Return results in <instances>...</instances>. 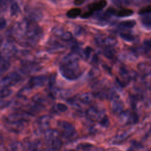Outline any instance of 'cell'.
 <instances>
[{
    "instance_id": "obj_1",
    "label": "cell",
    "mask_w": 151,
    "mask_h": 151,
    "mask_svg": "<svg viewBox=\"0 0 151 151\" xmlns=\"http://www.w3.org/2000/svg\"><path fill=\"white\" fill-rule=\"evenodd\" d=\"M62 76L68 80H76L81 75L79 70L78 58L75 54L65 55L59 67Z\"/></svg>"
},
{
    "instance_id": "obj_2",
    "label": "cell",
    "mask_w": 151,
    "mask_h": 151,
    "mask_svg": "<svg viewBox=\"0 0 151 151\" xmlns=\"http://www.w3.org/2000/svg\"><path fill=\"white\" fill-rule=\"evenodd\" d=\"M86 115L89 120L99 122H100L105 116L104 111L96 106H92L90 107L86 111Z\"/></svg>"
},
{
    "instance_id": "obj_3",
    "label": "cell",
    "mask_w": 151,
    "mask_h": 151,
    "mask_svg": "<svg viewBox=\"0 0 151 151\" xmlns=\"http://www.w3.org/2000/svg\"><path fill=\"white\" fill-rule=\"evenodd\" d=\"M58 126L61 130L62 133L64 137H70L74 135L75 128L72 124L66 121L60 120L58 122Z\"/></svg>"
},
{
    "instance_id": "obj_4",
    "label": "cell",
    "mask_w": 151,
    "mask_h": 151,
    "mask_svg": "<svg viewBox=\"0 0 151 151\" xmlns=\"http://www.w3.org/2000/svg\"><path fill=\"white\" fill-rule=\"evenodd\" d=\"M119 121L122 124H132L137 122V117L135 113L129 111H123L119 114Z\"/></svg>"
},
{
    "instance_id": "obj_5",
    "label": "cell",
    "mask_w": 151,
    "mask_h": 151,
    "mask_svg": "<svg viewBox=\"0 0 151 151\" xmlns=\"http://www.w3.org/2000/svg\"><path fill=\"white\" fill-rule=\"evenodd\" d=\"M21 77L17 73H11L2 80L1 84L3 86L9 87V86L14 85L19 82L21 80Z\"/></svg>"
},
{
    "instance_id": "obj_6",
    "label": "cell",
    "mask_w": 151,
    "mask_h": 151,
    "mask_svg": "<svg viewBox=\"0 0 151 151\" xmlns=\"http://www.w3.org/2000/svg\"><path fill=\"white\" fill-rule=\"evenodd\" d=\"M30 116L27 112L14 113L9 114L7 117V122H27L30 119Z\"/></svg>"
},
{
    "instance_id": "obj_7",
    "label": "cell",
    "mask_w": 151,
    "mask_h": 151,
    "mask_svg": "<svg viewBox=\"0 0 151 151\" xmlns=\"http://www.w3.org/2000/svg\"><path fill=\"white\" fill-rule=\"evenodd\" d=\"M47 50L51 53H58L64 51L65 47L64 45L56 41H51L48 43Z\"/></svg>"
},
{
    "instance_id": "obj_8",
    "label": "cell",
    "mask_w": 151,
    "mask_h": 151,
    "mask_svg": "<svg viewBox=\"0 0 151 151\" xmlns=\"http://www.w3.org/2000/svg\"><path fill=\"white\" fill-rule=\"evenodd\" d=\"M47 81V77L45 76H37L32 77L29 81V87L31 88L34 87L43 86Z\"/></svg>"
},
{
    "instance_id": "obj_9",
    "label": "cell",
    "mask_w": 151,
    "mask_h": 151,
    "mask_svg": "<svg viewBox=\"0 0 151 151\" xmlns=\"http://www.w3.org/2000/svg\"><path fill=\"white\" fill-rule=\"evenodd\" d=\"M107 11L111 14H113L120 17H128L131 15L133 13V11L132 9H128V8H122V9H116L114 8H108Z\"/></svg>"
},
{
    "instance_id": "obj_10",
    "label": "cell",
    "mask_w": 151,
    "mask_h": 151,
    "mask_svg": "<svg viewBox=\"0 0 151 151\" xmlns=\"http://www.w3.org/2000/svg\"><path fill=\"white\" fill-rule=\"evenodd\" d=\"M111 109L114 114H120L123 111V104L119 100V98L111 100Z\"/></svg>"
},
{
    "instance_id": "obj_11",
    "label": "cell",
    "mask_w": 151,
    "mask_h": 151,
    "mask_svg": "<svg viewBox=\"0 0 151 151\" xmlns=\"http://www.w3.org/2000/svg\"><path fill=\"white\" fill-rule=\"evenodd\" d=\"M22 69L25 73H32L39 70L40 66L35 63L27 61L22 64Z\"/></svg>"
},
{
    "instance_id": "obj_12",
    "label": "cell",
    "mask_w": 151,
    "mask_h": 151,
    "mask_svg": "<svg viewBox=\"0 0 151 151\" xmlns=\"http://www.w3.org/2000/svg\"><path fill=\"white\" fill-rule=\"evenodd\" d=\"M51 117L49 116L44 115L40 117L37 120L38 127L41 130H47L50 126Z\"/></svg>"
},
{
    "instance_id": "obj_13",
    "label": "cell",
    "mask_w": 151,
    "mask_h": 151,
    "mask_svg": "<svg viewBox=\"0 0 151 151\" xmlns=\"http://www.w3.org/2000/svg\"><path fill=\"white\" fill-rule=\"evenodd\" d=\"M26 122H7V128L14 132H19L24 128Z\"/></svg>"
},
{
    "instance_id": "obj_14",
    "label": "cell",
    "mask_w": 151,
    "mask_h": 151,
    "mask_svg": "<svg viewBox=\"0 0 151 151\" xmlns=\"http://www.w3.org/2000/svg\"><path fill=\"white\" fill-rule=\"evenodd\" d=\"M107 4V2L106 0H100L99 1L93 2L88 5V8L89 11H92L93 12L101 10L103 9Z\"/></svg>"
},
{
    "instance_id": "obj_15",
    "label": "cell",
    "mask_w": 151,
    "mask_h": 151,
    "mask_svg": "<svg viewBox=\"0 0 151 151\" xmlns=\"http://www.w3.org/2000/svg\"><path fill=\"white\" fill-rule=\"evenodd\" d=\"M59 136V132L55 129H47L45 131L44 137L47 142H51V143L57 139Z\"/></svg>"
},
{
    "instance_id": "obj_16",
    "label": "cell",
    "mask_w": 151,
    "mask_h": 151,
    "mask_svg": "<svg viewBox=\"0 0 151 151\" xmlns=\"http://www.w3.org/2000/svg\"><path fill=\"white\" fill-rule=\"evenodd\" d=\"M42 105L36 103L35 102H34V103L32 104H29L27 107V111L28 113H29V114L32 115H34L37 113H38L39 111H40L42 109Z\"/></svg>"
},
{
    "instance_id": "obj_17",
    "label": "cell",
    "mask_w": 151,
    "mask_h": 151,
    "mask_svg": "<svg viewBox=\"0 0 151 151\" xmlns=\"http://www.w3.org/2000/svg\"><path fill=\"white\" fill-rule=\"evenodd\" d=\"M94 97L95 96L93 93H84L79 96L78 99H80L81 103L86 104H90L93 103V101L94 100Z\"/></svg>"
},
{
    "instance_id": "obj_18",
    "label": "cell",
    "mask_w": 151,
    "mask_h": 151,
    "mask_svg": "<svg viewBox=\"0 0 151 151\" xmlns=\"http://www.w3.org/2000/svg\"><path fill=\"white\" fill-rule=\"evenodd\" d=\"M32 100L33 102L41 104L42 106L47 102V98L45 97V96L44 94H42L41 93H37V94H35L32 97Z\"/></svg>"
},
{
    "instance_id": "obj_19",
    "label": "cell",
    "mask_w": 151,
    "mask_h": 151,
    "mask_svg": "<svg viewBox=\"0 0 151 151\" xmlns=\"http://www.w3.org/2000/svg\"><path fill=\"white\" fill-rule=\"evenodd\" d=\"M3 53L5 57H8L12 55L15 52V48L14 46L11 45H5L2 50Z\"/></svg>"
},
{
    "instance_id": "obj_20",
    "label": "cell",
    "mask_w": 151,
    "mask_h": 151,
    "mask_svg": "<svg viewBox=\"0 0 151 151\" xmlns=\"http://www.w3.org/2000/svg\"><path fill=\"white\" fill-rule=\"evenodd\" d=\"M132 129H129L126 131H124L119 135H117L115 137V141L120 142L123 140H125L126 138H128L132 133Z\"/></svg>"
},
{
    "instance_id": "obj_21",
    "label": "cell",
    "mask_w": 151,
    "mask_h": 151,
    "mask_svg": "<svg viewBox=\"0 0 151 151\" xmlns=\"http://www.w3.org/2000/svg\"><path fill=\"white\" fill-rule=\"evenodd\" d=\"M81 14V9L78 8H74L70 9L67 12V16L70 18H75L80 15Z\"/></svg>"
},
{
    "instance_id": "obj_22",
    "label": "cell",
    "mask_w": 151,
    "mask_h": 151,
    "mask_svg": "<svg viewBox=\"0 0 151 151\" xmlns=\"http://www.w3.org/2000/svg\"><path fill=\"white\" fill-rule=\"evenodd\" d=\"M138 68L140 72L145 75H151V68L148 65L142 63L138 65Z\"/></svg>"
},
{
    "instance_id": "obj_23",
    "label": "cell",
    "mask_w": 151,
    "mask_h": 151,
    "mask_svg": "<svg viewBox=\"0 0 151 151\" xmlns=\"http://www.w3.org/2000/svg\"><path fill=\"white\" fill-rule=\"evenodd\" d=\"M11 94V90L9 87L3 86L0 90V98H5Z\"/></svg>"
},
{
    "instance_id": "obj_24",
    "label": "cell",
    "mask_w": 151,
    "mask_h": 151,
    "mask_svg": "<svg viewBox=\"0 0 151 151\" xmlns=\"http://www.w3.org/2000/svg\"><path fill=\"white\" fill-rule=\"evenodd\" d=\"M22 148L21 142H14L12 143L8 147V151H21Z\"/></svg>"
},
{
    "instance_id": "obj_25",
    "label": "cell",
    "mask_w": 151,
    "mask_h": 151,
    "mask_svg": "<svg viewBox=\"0 0 151 151\" xmlns=\"http://www.w3.org/2000/svg\"><path fill=\"white\" fill-rule=\"evenodd\" d=\"M41 148V143L38 142H34L30 144L27 151H40Z\"/></svg>"
},
{
    "instance_id": "obj_26",
    "label": "cell",
    "mask_w": 151,
    "mask_h": 151,
    "mask_svg": "<svg viewBox=\"0 0 151 151\" xmlns=\"http://www.w3.org/2000/svg\"><path fill=\"white\" fill-rule=\"evenodd\" d=\"M19 7L17 3H13L10 8V12H11V15L12 16L17 15L18 12H19Z\"/></svg>"
},
{
    "instance_id": "obj_27",
    "label": "cell",
    "mask_w": 151,
    "mask_h": 151,
    "mask_svg": "<svg viewBox=\"0 0 151 151\" xmlns=\"http://www.w3.org/2000/svg\"><path fill=\"white\" fill-rule=\"evenodd\" d=\"M62 145H63L62 141L60 139H58V138L55 139L54 140H53L51 142L52 147L53 149H54L55 150L60 149L61 148V147L62 146Z\"/></svg>"
},
{
    "instance_id": "obj_28",
    "label": "cell",
    "mask_w": 151,
    "mask_h": 151,
    "mask_svg": "<svg viewBox=\"0 0 151 151\" xmlns=\"http://www.w3.org/2000/svg\"><path fill=\"white\" fill-rule=\"evenodd\" d=\"M60 38L64 41H70L71 40H72L73 38V35L71 34V32L65 31L64 32L63 34V35H61V37H60Z\"/></svg>"
},
{
    "instance_id": "obj_29",
    "label": "cell",
    "mask_w": 151,
    "mask_h": 151,
    "mask_svg": "<svg viewBox=\"0 0 151 151\" xmlns=\"http://www.w3.org/2000/svg\"><path fill=\"white\" fill-rule=\"evenodd\" d=\"M140 14H151V5L146 6L144 8H142L139 11Z\"/></svg>"
},
{
    "instance_id": "obj_30",
    "label": "cell",
    "mask_w": 151,
    "mask_h": 151,
    "mask_svg": "<svg viewBox=\"0 0 151 151\" xmlns=\"http://www.w3.org/2000/svg\"><path fill=\"white\" fill-rule=\"evenodd\" d=\"M55 106L57 110L60 112H65L67 110V107L63 103H58Z\"/></svg>"
},
{
    "instance_id": "obj_31",
    "label": "cell",
    "mask_w": 151,
    "mask_h": 151,
    "mask_svg": "<svg viewBox=\"0 0 151 151\" xmlns=\"http://www.w3.org/2000/svg\"><path fill=\"white\" fill-rule=\"evenodd\" d=\"M99 122L101 126H103V127H108V126L109 124V120L106 115L101 119V120Z\"/></svg>"
},
{
    "instance_id": "obj_32",
    "label": "cell",
    "mask_w": 151,
    "mask_h": 151,
    "mask_svg": "<svg viewBox=\"0 0 151 151\" xmlns=\"http://www.w3.org/2000/svg\"><path fill=\"white\" fill-rule=\"evenodd\" d=\"M99 73H100V72L97 70H91L89 73V75H90V77L96 78V77L99 76Z\"/></svg>"
},
{
    "instance_id": "obj_33",
    "label": "cell",
    "mask_w": 151,
    "mask_h": 151,
    "mask_svg": "<svg viewBox=\"0 0 151 151\" xmlns=\"http://www.w3.org/2000/svg\"><path fill=\"white\" fill-rule=\"evenodd\" d=\"M91 147H93V145L90 144V143H81V144H80L79 146H78V147L79 149H90L91 148Z\"/></svg>"
},
{
    "instance_id": "obj_34",
    "label": "cell",
    "mask_w": 151,
    "mask_h": 151,
    "mask_svg": "<svg viewBox=\"0 0 151 151\" xmlns=\"http://www.w3.org/2000/svg\"><path fill=\"white\" fill-rule=\"evenodd\" d=\"M93 14V12L91 11H86L84 13H83L81 15V17L83 18H87L88 17H90L92 14Z\"/></svg>"
},
{
    "instance_id": "obj_35",
    "label": "cell",
    "mask_w": 151,
    "mask_h": 151,
    "mask_svg": "<svg viewBox=\"0 0 151 151\" xmlns=\"http://www.w3.org/2000/svg\"><path fill=\"white\" fill-rule=\"evenodd\" d=\"M6 21L3 18H1L0 19V29H4L6 27Z\"/></svg>"
},
{
    "instance_id": "obj_36",
    "label": "cell",
    "mask_w": 151,
    "mask_h": 151,
    "mask_svg": "<svg viewBox=\"0 0 151 151\" xmlns=\"http://www.w3.org/2000/svg\"><path fill=\"white\" fill-rule=\"evenodd\" d=\"M9 104V102H8V101H3V100H1L0 101V107L1 108H4L7 106H8Z\"/></svg>"
},
{
    "instance_id": "obj_37",
    "label": "cell",
    "mask_w": 151,
    "mask_h": 151,
    "mask_svg": "<svg viewBox=\"0 0 151 151\" xmlns=\"http://www.w3.org/2000/svg\"><path fill=\"white\" fill-rule=\"evenodd\" d=\"M84 1H85V0H74V4L75 5L79 6V5H82L84 2Z\"/></svg>"
},
{
    "instance_id": "obj_38",
    "label": "cell",
    "mask_w": 151,
    "mask_h": 151,
    "mask_svg": "<svg viewBox=\"0 0 151 151\" xmlns=\"http://www.w3.org/2000/svg\"><path fill=\"white\" fill-rule=\"evenodd\" d=\"M56 150H55L54 149H53L52 147L51 148H47V149H45V150H44L43 151H55Z\"/></svg>"
},
{
    "instance_id": "obj_39",
    "label": "cell",
    "mask_w": 151,
    "mask_h": 151,
    "mask_svg": "<svg viewBox=\"0 0 151 151\" xmlns=\"http://www.w3.org/2000/svg\"><path fill=\"white\" fill-rule=\"evenodd\" d=\"M0 151H5V147L2 145H0Z\"/></svg>"
},
{
    "instance_id": "obj_40",
    "label": "cell",
    "mask_w": 151,
    "mask_h": 151,
    "mask_svg": "<svg viewBox=\"0 0 151 151\" xmlns=\"http://www.w3.org/2000/svg\"><path fill=\"white\" fill-rule=\"evenodd\" d=\"M127 151H134V150H133V148H129V149L127 150Z\"/></svg>"
}]
</instances>
